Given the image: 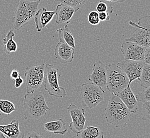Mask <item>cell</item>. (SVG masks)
I'll return each instance as SVG.
<instances>
[{
	"instance_id": "14",
	"label": "cell",
	"mask_w": 150,
	"mask_h": 138,
	"mask_svg": "<svg viewBox=\"0 0 150 138\" xmlns=\"http://www.w3.org/2000/svg\"><path fill=\"white\" fill-rule=\"evenodd\" d=\"M117 96L132 113H136L138 111V101L136 98L135 95L130 88V84L119 92Z\"/></svg>"
},
{
	"instance_id": "12",
	"label": "cell",
	"mask_w": 150,
	"mask_h": 138,
	"mask_svg": "<svg viewBox=\"0 0 150 138\" xmlns=\"http://www.w3.org/2000/svg\"><path fill=\"white\" fill-rule=\"evenodd\" d=\"M107 66L101 61L96 62L88 78V80L101 88L107 87Z\"/></svg>"
},
{
	"instance_id": "21",
	"label": "cell",
	"mask_w": 150,
	"mask_h": 138,
	"mask_svg": "<svg viewBox=\"0 0 150 138\" xmlns=\"http://www.w3.org/2000/svg\"><path fill=\"white\" fill-rule=\"evenodd\" d=\"M58 37L60 41L66 43L72 48H75V38L72 35L68 26L65 25L64 28H60L57 30Z\"/></svg>"
},
{
	"instance_id": "4",
	"label": "cell",
	"mask_w": 150,
	"mask_h": 138,
	"mask_svg": "<svg viewBox=\"0 0 150 138\" xmlns=\"http://www.w3.org/2000/svg\"><path fill=\"white\" fill-rule=\"evenodd\" d=\"M130 84L127 75L115 64L107 66V88L109 92L117 95Z\"/></svg>"
},
{
	"instance_id": "25",
	"label": "cell",
	"mask_w": 150,
	"mask_h": 138,
	"mask_svg": "<svg viewBox=\"0 0 150 138\" xmlns=\"http://www.w3.org/2000/svg\"><path fill=\"white\" fill-rule=\"evenodd\" d=\"M137 101L142 103L150 102V88H145L140 93L137 94L135 96Z\"/></svg>"
},
{
	"instance_id": "15",
	"label": "cell",
	"mask_w": 150,
	"mask_h": 138,
	"mask_svg": "<svg viewBox=\"0 0 150 138\" xmlns=\"http://www.w3.org/2000/svg\"><path fill=\"white\" fill-rule=\"evenodd\" d=\"M77 11L70 6L62 3L59 4L55 10V15H57L55 23L57 24L69 23L72 16Z\"/></svg>"
},
{
	"instance_id": "29",
	"label": "cell",
	"mask_w": 150,
	"mask_h": 138,
	"mask_svg": "<svg viewBox=\"0 0 150 138\" xmlns=\"http://www.w3.org/2000/svg\"><path fill=\"white\" fill-rule=\"evenodd\" d=\"M98 17L100 21H109L110 20V17L109 13L107 12H99L98 13Z\"/></svg>"
},
{
	"instance_id": "33",
	"label": "cell",
	"mask_w": 150,
	"mask_h": 138,
	"mask_svg": "<svg viewBox=\"0 0 150 138\" xmlns=\"http://www.w3.org/2000/svg\"><path fill=\"white\" fill-rule=\"evenodd\" d=\"M23 79L21 78V77H19L18 78L16 79L15 80V86L16 88H18L20 87L21 86V85L23 84Z\"/></svg>"
},
{
	"instance_id": "26",
	"label": "cell",
	"mask_w": 150,
	"mask_h": 138,
	"mask_svg": "<svg viewBox=\"0 0 150 138\" xmlns=\"http://www.w3.org/2000/svg\"><path fill=\"white\" fill-rule=\"evenodd\" d=\"M96 10L98 12H107L109 13H112L113 11V7L111 5L101 0L96 6Z\"/></svg>"
},
{
	"instance_id": "7",
	"label": "cell",
	"mask_w": 150,
	"mask_h": 138,
	"mask_svg": "<svg viewBox=\"0 0 150 138\" xmlns=\"http://www.w3.org/2000/svg\"><path fill=\"white\" fill-rule=\"evenodd\" d=\"M82 105L88 108H94L104 101L105 91L102 88L93 83L81 84V90Z\"/></svg>"
},
{
	"instance_id": "34",
	"label": "cell",
	"mask_w": 150,
	"mask_h": 138,
	"mask_svg": "<svg viewBox=\"0 0 150 138\" xmlns=\"http://www.w3.org/2000/svg\"><path fill=\"white\" fill-rule=\"evenodd\" d=\"M103 1H107L109 2H118V3H121L125 1L126 0H103Z\"/></svg>"
},
{
	"instance_id": "9",
	"label": "cell",
	"mask_w": 150,
	"mask_h": 138,
	"mask_svg": "<svg viewBox=\"0 0 150 138\" xmlns=\"http://www.w3.org/2000/svg\"><path fill=\"white\" fill-rule=\"evenodd\" d=\"M67 109L72 119V122L69 125L70 130L73 132L77 133L84 129L86 121V118L85 116V109L73 103L70 104Z\"/></svg>"
},
{
	"instance_id": "27",
	"label": "cell",
	"mask_w": 150,
	"mask_h": 138,
	"mask_svg": "<svg viewBox=\"0 0 150 138\" xmlns=\"http://www.w3.org/2000/svg\"><path fill=\"white\" fill-rule=\"evenodd\" d=\"M89 23L92 26H97L100 23V20L98 17V12L95 11L91 12L88 17Z\"/></svg>"
},
{
	"instance_id": "3",
	"label": "cell",
	"mask_w": 150,
	"mask_h": 138,
	"mask_svg": "<svg viewBox=\"0 0 150 138\" xmlns=\"http://www.w3.org/2000/svg\"><path fill=\"white\" fill-rule=\"evenodd\" d=\"M41 1L33 2L28 0H19L13 19L14 29L19 30L34 18Z\"/></svg>"
},
{
	"instance_id": "1",
	"label": "cell",
	"mask_w": 150,
	"mask_h": 138,
	"mask_svg": "<svg viewBox=\"0 0 150 138\" xmlns=\"http://www.w3.org/2000/svg\"><path fill=\"white\" fill-rule=\"evenodd\" d=\"M107 123L116 128L125 127L130 120L132 113L117 95L111 94L105 109Z\"/></svg>"
},
{
	"instance_id": "32",
	"label": "cell",
	"mask_w": 150,
	"mask_h": 138,
	"mask_svg": "<svg viewBox=\"0 0 150 138\" xmlns=\"http://www.w3.org/2000/svg\"><path fill=\"white\" fill-rule=\"evenodd\" d=\"M24 138H42V137L38 132L35 131H33L29 132L26 135V137Z\"/></svg>"
},
{
	"instance_id": "5",
	"label": "cell",
	"mask_w": 150,
	"mask_h": 138,
	"mask_svg": "<svg viewBox=\"0 0 150 138\" xmlns=\"http://www.w3.org/2000/svg\"><path fill=\"white\" fill-rule=\"evenodd\" d=\"M129 24L135 27L134 32L126 38L125 41L137 44L144 47H150V17H144L140 19L136 24L130 21Z\"/></svg>"
},
{
	"instance_id": "6",
	"label": "cell",
	"mask_w": 150,
	"mask_h": 138,
	"mask_svg": "<svg viewBox=\"0 0 150 138\" xmlns=\"http://www.w3.org/2000/svg\"><path fill=\"white\" fill-rule=\"evenodd\" d=\"M58 69L53 65L45 64L44 88L49 95L58 98H62L66 95V89L59 86L58 82Z\"/></svg>"
},
{
	"instance_id": "17",
	"label": "cell",
	"mask_w": 150,
	"mask_h": 138,
	"mask_svg": "<svg viewBox=\"0 0 150 138\" xmlns=\"http://www.w3.org/2000/svg\"><path fill=\"white\" fill-rule=\"evenodd\" d=\"M0 132L8 138H24L23 133L20 131L19 122L13 120L6 125H0Z\"/></svg>"
},
{
	"instance_id": "2",
	"label": "cell",
	"mask_w": 150,
	"mask_h": 138,
	"mask_svg": "<svg viewBox=\"0 0 150 138\" xmlns=\"http://www.w3.org/2000/svg\"><path fill=\"white\" fill-rule=\"evenodd\" d=\"M23 106L26 119H40L46 115L48 111H51L46 104L44 93L38 90L26 92L23 98Z\"/></svg>"
},
{
	"instance_id": "30",
	"label": "cell",
	"mask_w": 150,
	"mask_h": 138,
	"mask_svg": "<svg viewBox=\"0 0 150 138\" xmlns=\"http://www.w3.org/2000/svg\"><path fill=\"white\" fill-rule=\"evenodd\" d=\"M143 62L145 64H150V47H146L144 55Z\"/></svg>"
},
{
	"instance_id": "16",
	"label": "cell",
	"mask_w": 150,
	"mask_h": 138,
	"mask_svg": "<svg viewBox=\"0 0 150 138\" xmlns=\"http://www.w3.org/2000/svg\"><path fill=\"white\" fill-rule=\"evenodd\" d=\"M55 15V11H47L44 8L38 10L34 17L37 31L41 32L51 21Z\"/></svg>"
},
{
	"instance_id": "13",
	"label": "cell",
	"mask_w": 150,
	"mask_h": 138,
	"mask_svg": "<svg viewBox=\"0 0 150 138\" xmlns=\"http://www.w3.org/2000/svg\"><path fill=\"white\" fill-rule=\"evenodd\" d=\"M75 49L65 43L59 41L55 46L54 54L62 64L71 63L74 58Z\"/></svg>"
},
{
	"instance_id": "36",
	"label": "cell",
	"mask_w": 150,
	"mask_h": 138,
	"mask_svg": "<svg viewBox=\"0 0 150 138\" xmlns=\"http://www.w3.org/2000/svg\"><path fill=\"white\" fill-rule=\"evenodd\" d=\"M28 1H33V2H34V1H38V0H28Z\"/></svg>"
},
{
	"instance_id": "10",
	"label": "cell",
	"mask_w": 150,
	"mask_h": 138,
	"mask_svg": "<svg viewBox=\"0 0 150 138\" xmlns=\"http://www.w3.org/2000/svg\"><path fill=\"white\" fill-rule=\"evenodd\" d=\"M144 64L143 61L125 60L117 65L127 75L130 84L136 79H139Z\"/></svg>"
},
{
	"instance_id": "28",
	"label": "cell",
	"mask_w": 150,
	"mask_h": 138,
	"mask_svg": "<svg viewBox=\"0 0 150 138\" xmlns=\"http://www.w3.org/2000/svg\"><path fill=\"white\" fill-rule=\"evenodd\" d=\"M142 118L144 121L149 120L150 118V102L143 103L142 108Z\"/></svg>"
},
{
	"instance_id": "19",
	"label": "cell",
	"mask_w": 150,
	"mask_h": 138,
	"mask_svg": "<svg viewBox=\"0 0 150 138\" xmlns=\"http://www.w3.org/2000/svg\"><path fill=\"white\" fill-rule=\"evenodd\" d=\"M76 138H104V133L98 127L90 126L77 133Z\"/></svg>"
},
{
	"instance_id": "24",
	"label": "cell",
	"mask_w": 150,
	"mask_h": 138,
	"mask_svg": "<svg viewBox=\"0 0 150 138\" xmlns=\"http://www.w3.org/2000/svg\"><path fill=\"white\" fill-rule=\"evenodd\" d=\"M58 3L64 4L70 6L76 10H78L81 6H84L86 0H56Z\"/></svg>"
},
{
	"instance_id": "35",
	"label": "cell",
	"mask_w": 150,
	"mask_h": 138,
	"mask_svg": "<svg viewBox=\"0 0 150 138\" xmlns=\"http://www.w3.org/2000/svg\"><path fill=\"white\" fill-rule=\"evenodd\" d=\"M0 138H8L6 137L5 135L3 134L1 132H0Z\"/></svg>"
},
{
	"instance_id": "8",
	"label": "cell",
	"mask_w": 150,
	"mask_h": 138,
	"mask_svg": "<svg viewBox=\"0 0 150 138\" xmlns=\"http://www.w3.org/2000/svg\"><path fill=\"white\" fill-rule=\"evenodd\" d=\"M45 64L40 65L27 67L25 73L27 92L38 90L43 84Z\"/></svg>"
},
{
	"instance_id": "11",
	"label": "cell",
	"mask_w": 150,
	"mask_h": 138,
	"mask_svg": "<svg viewBox=\"0 0 150 138\" xmlns=\"http://www.w3.org/2000/svg\"><path fill=\"white\" fill-rule=\"evenodd\" d=\"M146 48L133 43L125 42L122 44L120 50L125 60L143 61Z\"/></svg>"
},
{
	"instance_id": "23",
	"label": "cell",
	"mask_w": 150,
	"mask_h": 138,
	"mask_svg": "<svg viewBox=\"0 0 150 138\" xmlns=\"http://www.w3.org/2000/svg\"><path fill=\"white\" fill-rule=\"evenodd\" d=\"M16 111L14 104L11 101L0 99V112L6 115H10L11 113Z\"/></svg>"
},
{
	"instance_id": "31",
	"label": "cell",
	"mask_w": 150,
	"mask_h": 138,
	"mask_svg": "<svg viewBox=\"0 0 150 138\" xmlns=\"http://www.w3.org/2000/svg\"><path fill=\"white\" fill-rule=\"evenodd\" d=\"M20 77L19 71L17 69H13L10 73V78L12 80H15L16 79Z\"/></svg>"
},
{
	"instance_id": "22",
	"label": "cell",
	"mask_w": 150,
	"mask_h": 138,
	"mask_svg": "<svg viewBox=\"0 0 150 138\" xmlns=\"http://www.w3.org/2000/svg\"><path fill=\"white\" fill-rule=\"evenodd\" d=\"M150 65L145 63L139 80L141 82V86L143 88H148L150 86Z\"/></svg>"
},
{
	"instance_id": "18",
	"label": "cell",
	"mask_w": 150,
	"mask_h": 138,
	"mask_svg": "<svg viewBox=\"0 0 150 138\" xmlns=\"http://www.w3.org/2000/svg\"><path fill=\"white\" fill-rule=\"evenodd\" d=\"M44 129L47 132L61 135H64L68 131L66 127V123L62 118H60L57 121L46 122L44 124Z\"/></svg>"
},
{
	"instance_id": "20",
	"label": "cell",
	"mask_w": 150,
	"mask_h": 138,
	"mask_svg": "<svg viewBox=\"0 0 150 138\" xmlns=\"http://www.w3.org/2000/svg\"><path fill=\"white\" fill-rule=\"evenodd\" d=\"M15 33L13 30H10L6 37L2 39L3 46L7 54H10L13 52H16L17 51V44L13 38L15 36Z\"/></svg>"
}]
</instances>
